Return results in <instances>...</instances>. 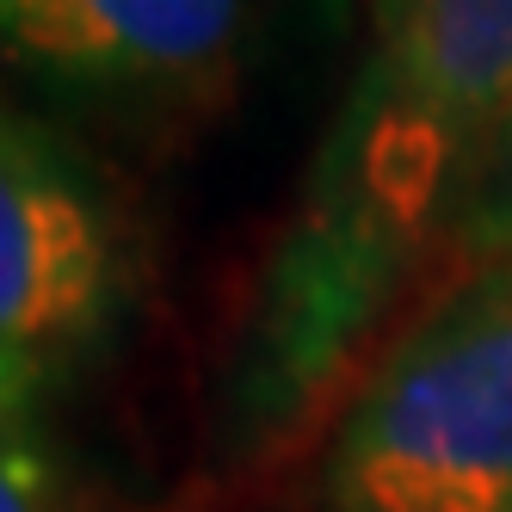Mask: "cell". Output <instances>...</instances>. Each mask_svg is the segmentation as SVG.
I'll list each match as a JSON object with an SVG mask.
<instances>
[{"mask_svg":"<svg viewBox=\"0 0 512 512\" xmlns=\"http://www.w3.org/2000/svg\"><path fill=\"white\" fill-rule=\"evenodd\" d=\"M512 118V0H371L364 56L253 290L235 438L315 420L426 297L457 198Z\"/></svg>","mask_w":512,"mask_h":512,"instance_id":"1","label":"cell"},{"mask_svg":"<svg viewBox=\"0 0 512 512\" xmlns=\"http://www.w3.org/2000/svg\"><path fill=\"white\" fill-rule=\"evenodd\" d=\"M321 512H512V266L401 315L334 408Z\"/></svg>","mask_w":512,"mask_h":512,"instance_id":"2","label":"cell"},{"mask_svg":"<svg viewBox=\"0 0 512 512\" xmlns=\"http://www.w3.org/2000/svg\"><path fill=\"white\" fill-rule=\"evenodd\" d=\"M130 290V235L99 167L50 118L0 99V420L75 377Z\"/></svg>","mask_w":512,"mask_h":512,"instance_id":"3","label":"cell"},{"mask_svg":"<svg viewBox=\"0 0 512 512\" xmlns=\"http://www.w3.org/2000/svg\"><path fill=\"white\" fill-rule=\"evenodd\" d=\"M266 0H0V68L68 112L204 118L241 75Z\"/></svg>","mask_w":512,"mask_h":512,"instance_id":"4","label":"cell"},{"mask_svg":"<svg viewBox=\"0 0 512 512\" xmlns=\"http://www.w3.org/2000/svg\"><path fill=\"white\" fill-rule=\"evenodd\" d=\"M488 266H512V118L457 198V216H451V235H445V253H438L432 284L457 278V272H488Z\"/></svg>","mask_w":512,"mask_h":512,"instance_id":"5","label":"cell"},{"mask_svg":"<svg viewBox=\"0 0 512 512\" xmlns=\"http://www.w3.org/2000/svg\"><path fill=\"white\" fill-rule=\"evenodd\" d=\"M0 512H62L50 463L19 420H0Z\"/></svg>","mask_w":512,"mask_h":512,"instance_id":"6","label":"cell"}]
</instances>
